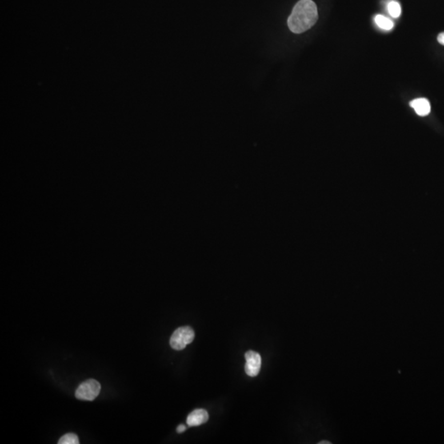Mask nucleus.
Masks as SVG:
<instances>
[{"mask_svg": "<svg viewBox=\"0 0 444 444\" xmlns=\"http://www.w3.org/2000/svg\"><path fill=\"white\" fill-rule=\"evenodd\" d=\"M185 430H186V427H185L184 425H179L178 427H177V432H178L179 433H183V432H185Z\"/></svg>", "mask_w": 444, "mask_h": 444, "instance_id": "nucleus-11", "label": "nucleus"}, {"mask_svg": "<svg viewBox=\"0 0 444 444\" xmlns=\"http://www.w3.org/2000/svg\"><path fill=\"white\" fill-rule=\"evenodd\" d=\"M101 384L97 380L89 379L80 384L76 390L75 397L82 401H92L98 397L101 392Z\"/></svg>", "mask_w": 444, "mask_h": 444, "instance_id": "nucleus-3", "label": "nucleus"}, {"mask_svg": "<svg viewBox=\"0 0 444 444\" xmlns=\"http://www.w3.org/2000/svg\"><path fill=\"white\" fill-rule=\"evenodd\" d=\"M246 364H245V373L250 377H256L258 375L262 365V358L258 352L249 350L245 354Z\"/></svg>", "mask_w": 444, "mask_h": 444, "instance_id": "nucleus-4", "label": "nucleus"}, {"mask_svg": "<svg viewBox=\"0 0 444 444\" xmlns=\"http://www.w3.org/2000/svg\"><path fill=\"white\" fill-rule=\"evenodd\" d=\"M388 11L389 14L394 18L399 17L401 14V7L399 3L397 1H390L388 5Z\"/></svg>", "mask_w": 444, "mask_h": 444, "instance_id": "nucleus-8", "label": "nucleus"}, {"mask_svg": "<svg viewBox=\"0 0 444 444\" xmlns=\"http://www.w3.org/2000/svg\"><path fill=\"white\" fill-rule=\"evenodd\" d=\"M58 444H78V438L74 433H66L58 440Z\"/></svg>", "mask_w": 444, "mask_h": 444, "instance_id": "nucleus-9", "label": "nucleus"}, {"mask_svg": "<svg viewBox=\"0 0 444 444\" xmlns=\"http://www.w3.org/2000/svg\"><path fill=\"white\" fill-rule=\"evenodd\" d=\"M410 106L414 109L415 111L420 116H425L430 113L431 107L427 99L419 98L410 101Z\"/></svg>", "mask_w": 444, "mask_h": 444, "instance_id": "nucleus-6", "label": "nucleus"}, {"mask_svg": "<svg viewBox=\"0 0 444 444\" xmlns=\"http://www.w3.org/2000/svg\"><path fill=\"white\" fill-rule=\"evenodd\" d=\"M438 41L441 45H444V33H440L438 36Z\"/></svg>", "mask_w": 444, "mask_h": 444, "instance_id": "nucleus-10", "label": "nucleus"}, {"mask_svg": "<svg viewBox=\"0 0 444 444\" xmlns=\"http://www.w3.org/2000/svg\"><path fill=\"white\" fill-rule=\"evenodd\" d=\"M374 21H375V23L378 25V27L385 31L392 30L394 26L393 21L385 16L377 15L374 18Z\"/></svg>", "mask_w": 444, "mask_h": 444, "instance_id": "nucleus-7", "label": "nucleus"}, {"mask_svg": "<svg viewBox=\"0 0 444 444\" xmlns=\"http://www.w3.org/2000/svg\"><path fill=\"white\" fill-rule=\"evenodd\" d=\"M318 19V8L313 0H300L288 18L292 33L301 34L315 25Z\"/></svg>", "mask_w": 444, "mask_h": 444, "instance_id": "nucleus-1", "label": "nucleus"}, {"mask_svg": "<svg viewBox=\"0 0 444 444\" xmlns=\"http://www.w3.org/2000/svg\"><path fill=\"white\" fill-rule=\"evenodd\" d=\"M209 413L203 409H197L193 410L187 417V424L190 427L199 426L209 421Z\"/></svg>", "mask_w": 444, "mask_h": 444, "instance_id": "nucleus-5", "label": "nucleus"}, {"mask_svg": "<svg viewBox=\"0 0 444 444\" xmlns=\"http://www.w3.org/2000/svg\"><path fill=\"white\" fill-rule=\"evenodd\" d=\"M195 333L190 327H182L174 331L170 337V344L176 350H184L194 339Z\"/></svg>", "mask_w": 444, "mask_h": 444, "instance_id": "nucleus-2", "label": "nucleus"}]
</instances>
